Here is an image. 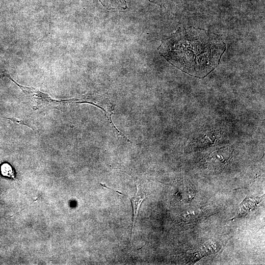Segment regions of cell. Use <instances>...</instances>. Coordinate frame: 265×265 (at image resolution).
Segmentation results:
<instances>
[{
	"mask_svg": "<svg viewBox=\"0 0 265 265\" xmlns=\"http://www.w3.org/2000/svg\"><path fill=\"white\" fill-rule=\"evenodd\" d=\"M226 46L222 35L198 27H180L163 38L159 53L176 68L203 78L218 65Z\"/></svg>",
	"mask_w": 265,
	"mask_h": 265,
	"instance_id": "obj_1",
	"label": "cell"
},
{
	"mask_svg": "<svg viewBox=\"0 0 265 265\" xmlns=\"http://www.w3.org/2000/svg\"><path fill=\"white\" fill-rule=\"evenodd\" d=\"M136 186V191L134 196L130 198L132 209H133V222L132 230L131 242L132 238V235L134 224L137 218L138 211L141 206V203L147 197L145 193L142 190L140 187Z\"/></svg>",
	"mask_w": 265,
	"mask_h": 265,
	"instance_id": "obj_2",
	"label": "cell"
},
{
	"mask_svg": "<svg viewBox=\"0 0 265 265\" xmlns=\"http://www.w3.org/2000/svg\"><path fill=\"white\" fill-rule=\"evenodd\" d=\"M262 197H257L254 199L246 197L240 204L239 210L235 217H240L246 214L251 211L255 209L262 201Z\"/></svg>",
	"mask_w": 265,
	"mask_h": 265,
	"instance_id": "obj_3",
	"label": "cell"
},
{
	"mask_svg": "<svg viewBox=\"0 0 265 265\" xmlns=\"http://www.w3.org/2000/svg\"><path fill=\"white\" fill-rule=\"evenodd\" d=\"M103 6L108 9L125 10L128 6L125 0H99Z\"/></svg>",
	"mask_w": 265,
	"mask_h": 265,
	"instance_id": "obj_4",
	"label": "cell"
},
{
	"mask_svg": "<svg viewBox=\"0 0 265 265\" xmlns=\"http://www.w3.org/2000/svg\"><path fill=\"white\" fill-rule=\"evenodd\" d=\"M1 172L2 175L14 179V173L11 166L8 163H4L1 166Z\"/></svg>",
	"mask_w": 265,
	"mask_h": 265,
	"instance_id": "obj_5",
	"label": "cell"
},
{
	"mask_svg": "<svg viewBox=\"0 0 265 265\" xmlns=\"http://www.w3.org/2000/svg\"><path fill=\"white\" fill-rule=\"evenodd\" d=\"M149 1L157 4L159 5H162L163 4L164 0H148Z\"/></svg>",
	"mask_w": 265,
	"mask_h": 265,
	"instance_id": "obj_6",
	"label": "cell"
}]
</instances>
